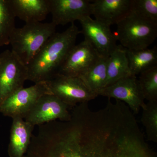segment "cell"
I'll return each mask as SVG.
<instances>
[{"mask_svg": "<svg viewBox=\"0 0 157 157\" xmlns=\"http://www.w3.org/2000/svg\"><path fill=\"white\" fill-rule=\"evenodd\" d=\"M81 32L74 23L62 33H56L27 65V80L35 82L48 81L59 74Z\"/></svg>", "mask_w": 157, "mask_h": 157, "instance_id": "cell-1", "label": "cell"}, {"mask_svg": "<svg viewBox=\"0 0 157 157\" xmlns=\"http://www.w3.org/2000/svg\"><path fill=\"white\" fill-rule=\"evenodd\" d=\"M56 27L52 22H39L25 23L22 28H15L10 37L11 51L27 66L56 33Z\"/></svg>", "mask_w": 157, "mask_h": 157, "instance_id": "cell-2", "label": "cell"}, {"mask_svg": "<svg viewBox=\"0 0 157 157\" xmlns=\"http://www.w3.org/2000/svg\"><path fill=\"white\" fill-rule=\"evenodd\" d=\"M117 41L128 50L148 48L157 37V24L143 19L131 11L116 25Z\"/></svg>", "mask_w": 157, "mask_h": 157, "instance_id": "cell-3", "label": "cell"}, {"mask_svg": "<svg viewBox=\"0 0 157 157\" xmlns=\"http://www.w3.org/2000/svg\"><path fill=\"white\" fill-rule=\"evenodd\" d=\"M28 76L27 66L11 50H6L0 54V106L24 87Z\"/></svg>", "mask_w": 157, "mask_h": 157, "instance_id": "cell-4", "label": "cell"}, {"mask_svg": "<svg viewBox=\"0 0 157 157\" xmlns=\"http://www.w3.org/2000/svg\"><path fill=\"white\" fill-rule=\"evenodd\" d=\"M45 82L52 94L56 96L69 107L78 104L88 103L98 97L78 77H71L57 74Z\"/></svg>", "mask_w": 157, "mask_h": 157, "instance_id": "cell-5", "label": "cell"}, {"mask_svg": "<svg viewBox=\"0 0 157 157\" xmlns=\"http://www.w3.org/2000/svg\"><path fill=\"white\" fill-rule=\"evenodd\" d=\"M49 94H52L45 82H37L30 87L22 88L3 102L0 106V113L12 119H24L42 96Z\"/></svg>", "mask_w": 157, "mask_h": 157, "instance_id": "cell-6", "label": "cell"}, {"mask_svg": "<svg viewBox=\"0 0 157 157\" xmlns=\"http://www.w3.org/2000/svg\"><path fill=\"white\" fill-rule=\"evenodd\" d=\"M69 108L56 96L45 94L37 101L24 119L34 127L55 121H66L71 118Z\"/></svg>", "mask_w": 157, "mask_h": 157, "instance_id": "cell-7", "label": "cell"}, {"mask_svg": "<svg viewBox=\"0 0 157 157\" xmlns=\"http://www.w3.org/2000/svg\"><path fill=\"white\" fill-rule=\"evenodd\" d=\"M98 95L122 101L126 103L134 115L138 114L140 109L145 105L136 76L121 78L102 89Z\"/></svg>", "mask_w": 157, "mask_h": 157, "instance_id": "cell-8", "label": "cell"}, {"mask_svg": "<svg viewBox=\"0 0 157 157\" xmlns=\"http://www.w3.org/2000/svg\"><path fill=\"white\" fill-rule=\"evenodd\" d=\"M82 26V33L84 40L89 42L99 55L102 57H109L117 45V39L110 27L87 16L79 21Z\"/></svg>", "mask_w": 157, "mask_h": 157, "instance_id": "cell-9", "label": "cell"}, {"mask_svg": "<svg viewBox=\"0 0 157 157\" xmlns=\"http://www.w3.org/2000/svg\"><path fill=\"white\" fill-rule=\"evenodd\" d=\"M101 57L91 44L84 40L72 48L58 74L78 77L94 66Z\"/></svg>", "mask_w": 157, "mask_h": 157, "instance_id": "cell-10", "label": "cell"}, {"mask_svg": "<svg viewBox=\"0 0 157 157\" xmlns=\"http://www.w3.org/2000/svg\"><path fill=\"white\" fill-rule=\"evenodd\" d=\"M91 1L50 0V13L56 25L73 23L91 15Z\"/></svg>", "mask_w": 157, "mask_h": 157, "instance_id": "cell-11", "label": "cell"}, {"mask_svg": "<svg viewBox=\"0 0 157 157\" xmlns=\"http://www.w3.org/2000/svg\"><path fill=\"white\" fill-rule=\"evenodd\" d=\"M91 2V15L108 26L117 25L132 11L134 0H95Z\"/></svg>", "mask_w": 157, "mask_h": 157, "instance_id": "cell-12", "label": "cell"}, {"mask_svg": "<svg viewBox=\"0 0 157 157\" xmlns=\"http://www.w3.org/2000/svg\"><path fill=\"white\" fill-rule=\"evenodd\" d=\"M12 119L8 153L10 157H24L30 144L35 127L21 118Z\"/></svg>", "mask_w": 157, "mask_h": 157, "instance_id": "cell-13", "label": "cell"}, {"mask_svg": "<svg viewBox=\"0 0 157 157\" xmlns=\"http://www.w3.org/2000/svg\"><path fill=\"white\" fill-rule=\"evenodd\" d=\"M15 17L25 23L41 22L50 13V0H10Z\"/></svg>", "mask_w": 157, "mask_h": 157, "instance_id": "cell-14", "label": "cell"}, {"mask_svg": "<svg viewBox=\"0 0 157 157\" xmlns=\"http://www.w3.org/2000/svg\"><path fill=\"white\" fill-rule=\"evenodd\" d=\"M126 51V48L121 45H117L108 58L106 86L114 83L121 78L133 76L129 69Z\"/></svg>", "mask_w": 157, "mask_h": 157, "instance_id": "cell-15", "label": "cell"}, {"mask_svg": "<svg viewBox=\"0 0 157 157\" xmlns=\"http://www.w3.org/2000/svg\"><path fill=\"white\" fill-rule=\"evenodd\" d=\"M127 58L132 76H136L144 71L157 66V48L140 50L127 49Z\"/></svg>", "mask_w": 157, "mask_h": 157, "instance_id": "cell-16", "label": "cell"}, {"mask_svg": "<svg viewBox=\"0 0 157 157\" xmlns=\"http://www.w3.org/2000/svg\"><path fill=\"white\" fill-rule=\"evenodd\" d=\"M108 58L101 57L94 66L78 77L91 91L98 96L99 92L106 86Z\"/></svg>", "mask_w": 157, "mask_h": 157, "instance_id": "cell-17", "label": "cell"}, {"mask_svg": "<svg viewBox=\"0 0 157 157\" xmlns=\"http://www.w3.org/2000/svg\"><path fill=\"white\" fill-rule=\"evenodd\" d=\"M15 17L10 0H0V47L9 45L15 28Z\"/></svg>", "mask_w": 157, "mask_h": 157, "instance_id": "cell-18", "label": "cell"}, {"mask_svg": "<svg viewBox=\"0 0 157 157\" xmlns=\"http://www.w3.org/2000/svg\"><path fill=\"white\" fill-rule=\"evenodd\" d=\"M141 122L147 140L157 142V101H148L142 108Z\"/></svg>", "mask_w": 157, "mask_h": 157, "instance_id": "cell-19", "label": "cell"}, {"mask_svg": "<svg viewBox=\"0 0 157 157\" xmlns=\"http://www.w3.org/2000/svg\"><path fill=\"white\" fill-rule=\"evenodd\" d=\"M139 75L137 81L144 100L157 101V66Z\"/></svg>", "mask_w": 157, "mask_h": 157, "instance_id": "cell-20", "label": "cell"}, {"mask_svg": "<svg viewBox=\"0 0 157 157\" xmlns=\"http://www.w3.org/2000/svg\"><path fill=\"white\" fill-rule=\"evenodd\" d=\"M132 11L144 19L157 24V0H134Z\"/></svg>", "mask_w": 157, "mask_h": 157, "instance_id": "cell-21", "label": "cell"}]
</instances>
